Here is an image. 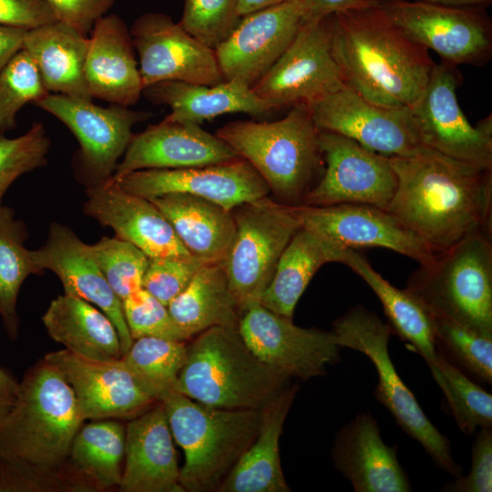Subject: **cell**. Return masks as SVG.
Wrapping results in <instances>:
<instances>
[{"instance_id": "cell-20", "label": "cell", "mask_w": 492, "mask_h": 492, "mask_svg": "<svg viewBox=\"0 0 492 492\" xmlns=\"http://www.w3.org/2000/svg\"><path fill=\"white\" fill-rule=\"evenodd\" d=\"M44 359L71 386L85 420H130L157 402L143 390L120 358L94 360L64 349L48 353Z\"/></svg>"}, {"instance_id": "cell-45", "label": "cell", "mask_w": 492, "mask_h": 492, "mask_svg": "<svg viewBox=\"0 0 492 492\" xmlns=\"http://www.w3.org/2000/svg\"><path fill=\"white\" fill-rule=\"evenodd\" d=\"M239 0H184L180 25L191 36L215 49L241 20Z\"/></svg>"}, {"instance_id": "cell-54", "label": "cell", "mask_w": 492, "mask_h": 492, "mask_svg": "<svg viewBox=\"0 0 492 492\" xmlns=\"http://www.w3.org/2000/svg\"><path fill=\"white\" fill-rule=\"evenodd\" d=\"M285 0H239L238 10L241 17L278 5Z\"/></svg>"}, {"instance_id": "cell-28", "label": "cell", "mask_w": 492, "mask_h": 492, "mask_svg": "<svg viewBox=\"0 0 492 492\" xmlns=\"http://www.w3.org/2000/svg\"><path fill=\"white\" fill-rule=\"evenodd\" d=\"M142 95L153 104L169 106L171 111L166 118L198 125L230 113L261 116L273 111L251 87L237 80L216 85L161 81L145 87Z\"/></svg>"}, {"instance_id": "cell-29", "label": "cell", "mask_w": 492, "mask_h": 492, "mask_svg": "<svg viewBox=\"0 0 492 492\" xmlns=\"http://www.w3.org/2000/svg\"><path fill=\"white\" fill-rule=\"evenodd\" d=\"M298 390L289 384L262 411L257 436L220 484L218 492H290L281 466L279 440Z\"/></svg>"}, {"instance_id": "cell-50", "label": "cell", "mask_w": 492, "mask_h": 492, "mask_svg": "<svg viewBox=\"0 0 492 492\" xmlns=\"http://www.w3.org/2000/svg\"><path fill=\"white\" fill-rule=\"evenodd\" d=\"M55 21L45 0H0V26L28 30Z\"/></svg>"}, {"instance_id": "cell-6", "label": "cell", "mask_w": 492, "mask_h": 492, "mask_svg": "<svg viewBox=\"0 0 492 492\" xmlns=\"http://www.w3.org/2000/svg\"><path fill=\"white\" fill-rule=\"evenodd\" d=\"M162 403L185 463L179 482L184 492L218 491L258 434L262 410L224 409L199 403L174 391Z\"/></svg>"}, {"instance_id": "cell-47", "label": "cell", "mask_w": 492, "mask_h": 492, "mask_svg": "<svg viewBox=\"0 0 492 492\" xmlns=\"http://www.w3.org/2000/svg\"><path fill=\"white\" fill-rule=\"evenodd\" d=\"M203 264L193 256L149 258L142 288L168 306Z\"/></svg>"}, {"instance_id": "cell-15", "label": "cell", "mask_w": 492, "mask_h": 492, "mask_svg": "<svg viewBox=\"0 0 492 492\" xmlns=\"http://www.w3.org/2000/svg\"><path fill=\"white\" fill-rule=\"evenodd\" d=\"M319 145L323 170L302 205L356 203L388 209L397 185L389 157L325 130H319Z\"/></svg>"}, {"instance_id": "cell-46", "label": "cell", "mask_w": 492, "mask_h": 492, "mask_svg": "<svg viewBox=\"0 0 492 492\" xmlns=\"http://www.w3.org/2000/svg\"><path fill=\"white\" fill-rule=\"evenodd\" d=\"M132 339L144 336L185 341L189 335L176 323L168 306L140 288L122 301Z\"/></svg>"}, {"instance_id": "cell-13", "label": "cell", "mask_w": 492, "mask_h": 492, "mask_svg": "<svg viewBox=\"0 0 492 492\" xmlns=\"http://www.w3.org/2000/svg\"><path fill=\"white\" fill-rule=\"evenodd\" d=\"M238 332L261 363L290 380L323 375L340 359L342 347L333 331L299 327L261 302L241 311Z\"/></svg>"}, {"instance_id": "cell-1", "label": "cell", "mask_w": 492, "mask_h": 492, "mask_svg": "<svg viewBox=\"0 0 492 492\" xmlns=\"http://www.w3.org/2000/svg\"><path fill=\"white\" fill-rule=\"evenodd\" d=\"M397 178L389 210L435 252L477 232L492 234V168L433 149L389 157Z\"/></svg>"}, {"instance_id": "cell-16", "label": "cell", "mask_w": 492, "mask_h": 492, "mask_svg": "<svg viewBox=\"0 0 492 492\" xmlns=\"http://www.w3.org/2000/svg\"><path fill=\"white\" fill-rule=\"evenodd\" d=\"M307 106L319 130L352 138L376 153L409 157L427 149L410 108L374 105L345 86Z\"/></svg>"}, {"instance_id": "cell-5", "label": "cell", "mask_w": 492, "mask_h": 492, "mask_svg": "<svg viewBox=\"0 0 492 492\" xmlns=\"http://www.w3.org/2000/svg\"><path fill=\"white\" fill-rule=\"evenodd\" d=\"M289 384L251 352L237 330L214 326L187 345L176 391L218 408L262 410Z\"/></svg>"}, {"instance_id": "cell-27", "label": "cell", "mask_w": 492, "mask_h": 492, "mask_svg": "<svg viewBox=\"0 0 492 492\" xmlns=\"http://www.w3.org/2000/svg\"><path fill=\"white\" fill-rule=\"evenodd\" d=\"M90 35L84 67L90 96L110 104L135 105L144 86L126 23L116 14L105 15Z\"/></svg>"}, {"instance_id": "cell-14", "label": "cell", "mask_w": 492, "mask_h": 492, "mask_svg": "<svg viewBox=\"0 0 492 492\" xmlns=\"http://www.w3.org/2000/svg\"><path fill=\"white\" fill-rule=\"evenodd\" d=\"M332 15L305 22L251 89L272 110L309 105L344 85L331 50Z\"/></svg>"}, {"instance_id": "cell-32", "label": "cell", "mask_w": 492, "mask_h": 492, "mask_svg": "<svg viewBox=\"0 0 492 492\" xmlns=\"http://www.w3.org/2000/svg\"><path fill=\"white\" fill-rule=\"evenodd\" d=\"M347 249L302 226L282 253L261 304L292 319L299 299L317 271L328 262L343 263Z\"/></svg>"}, {"instance_id": "cell-35", "label": "cell", "mask_w": 492, "mask_h": 492, "mask_svg": "<svg viewBox=\"0 0 492 492\" xmlns=\"http://www.w3.org/2000/svg\"><path fill=\"white\" fill-rule=\"evenodd\" d=\"M168 309L190 338L214 326L238 331L241 315L221 263L203 264Z\"/></svg>"}, {"instance_id": "cell-48", "label": "cell", "mask_w": 492, "mask_h": 492, "mask_svg": "<svg viewBox=\"0 0 492 492\" xmlns=\"http://www.w3.org/2000/svg\"><path fill=\"white\" fill-rule=\"evenodd\" d=\"M449 492L492 491V427L480 428L472 446V464L467 476L456 477L442 489Z\"/></svg>"}, {"instance_id": "cell-36", "label": "cell", "mask_w": 492, "mask_h": 492, "mask_svg": "<svg viewBox=\"0 0 492 492\" xmlns=\"http://www.w3.org/2000/svg\"><path fill=\"white\" fill-rule=\"evenodd\" d=\"M126 429L114 419L95 420L75 436L67 460L94 492L118 487L125 458Z\"/></svg>"}, {"instance_id": "cell-44", "label": "cell", "mask_w": 492, "mask_h": 492, "mask_svg": "<svg viewBox=\"0 0 492 492\" xmlns=\"http://www.w3.org/2000/svg\"><path fill=\"white\" fill-rule=\"evenodd\" d=\"M50 144L41 122H34L27 132L15 138L0 134V206L4 194L18 177L46 164Z\"/></svg>"}, {"instance_id": "cell-7", "label": "cell", "mask_w": 492, "mask_h": 492, "mask_svg": "<svg viewBox=\"0 0 492 492\" xmlns=\"http://www.w3.org/2000/svg\"><path fill=\"white\" fill-rule=\"evenodd\" d=\"M405 289L431 315L492 336V234L474 233L436 252Z\"/></svg>"}, {"instance_id": "cell-25", "label": "cell", "mask_w": 492, "mask_h": 492, "mask_svg": "<svg viewBox=\"0 0 492 492\" xmlns=\"http://www.w3.org/2000/svg\"><path fill=\"white\" fill-rule=\"evenodd\" d=\"M332 460L355 492L412 491L397 446L384 444L379 424L369 412L356 415L337 432Z\"/></svg>"}, {"instance_id": "cell-9", "label": "cell", "mask_w": 492, "mask_h": 492, "mask_svg": "<svg viewBox=\"0 0 492 492\" xmlns=\"http://www.w3.org/2000/svg\"><path fill=\"white\" fill-rule=\"evenodd\" d=\"M231 211L235 235L221 264L242 311L260 302L282 253L302 224L293 206L269 195Z\"/></svg>"}, {"instance_id": "cell-52", "label": "cell", "mask_w": 492, "mask_h": 492, "mask_svg": "<svg viewBox=\"0 0 492 492\" xmlns=\"http://www.w3.org/2000/svg\"><path fill=\"white\" fill-rule=\"evenodd\" d=\"M26 29L0 26V71L23 48Z\"/></svg>"}, {"instance_id": "cell-31", "label": "cell", "mask_w": 492, "mask_h": 492, "mask_svg": "<svg viewBox=\"0 0 492 492\" xmlns=\"http://www.w3.org/2000/svg\"><path fill=\"white\" fill-rule=\"evenodd\" d=\"M88 37L55 21L28 29L23 49L34 60L49 93L92 100L84 74Z\"/></svg>"}, {"instance_id": "cell-43", "label": "cell", "mask_w": 492, "mask_h": 492, "mask_svg": "<svg viewBox=\"0 0 492 492\" xmlns=\"http://www.w3.org/2000/svg\"><path fill=\"white\" fill-rule=\"evenodd\" d=\"M0 492H94L92 487L67 464L46 468L0 460Z\"/></svg>"}, {"instance_id": "cell-22", "label": "cell", "mask_w": 492, "mask_h": 492, "mask_svg": "<svg viewBox=\"0 0 492 492\" xmlns=\"http://www.w3.org/2000/svg\"><path fill=\"white\" fill-rule=\"evenodd\" d=\"M32 260L43 273L54 272L65 293L83 299L98 307L114 323L120 341L122 355L130 347V335L121 300L111 289L90 249L67 226L53 222L46 242L31 251Z\"/></svg>"}, {"instance_id": "cell-23", "label": "cell", "mask_w": 492, "mask_h": 492, "mask_svg": "<svg viewBox=\"0 0 492 492\" xmlns=\"http://www.w3.org/2000/svg\"><path fill=\"white\" fill-rule=\"evenodd\" d=\"M238 158L221 138L200 125L165 118L133 134L113 179L136 170L202 167Z\"/></svg>"}, {"instance_id": "cell-38", "label": "cell", "mask_w": 492, "mask_h": 492, "mask_svg": "<svg viewBox=\"0 0 492 492\" xmlns=\"http://www.w3.org/2000/svg\"><path fill=\"white\" fill-rule=\"evenodd\" d=\"M186 354L184 341L144 336L134 339L120 359L143 390L160 401L176 391Z\"/></svg>"}, {"instance_id": "cell-37", "label": "cell", "mask_w": 492, "mask_h": 492, "mask_svg": "<svg viewBox=\"0 0 492 492\" xmlns=\"http://www.w3.org/2000/svg\"><path fill=\"white\" fill-rule=\"evenodd\" d=\"M28 232L13 209L0 206V318L7 337L16 340L20 320L16 303L20 288L30 274H42L24 243Z\"/></svg>"}, {"instance_id": "cell-12", "label": "cell", "mask_w": 492, "mask_h": 492, "mask_svg": "<svg viewBox=\"0 0 492 492\" xmlns=\"http://www.w3.org/2000/svg\"><path fill=\"white\" fill-rule=\"evenodd\" d=\"M462 76L456 66L436 63L419 100L411 108L423 144L451 159L492 168L491 115L472 126L456 97Z\"/></svg>"}, {"instance_id": "cell-49", "label": "cell", "mask_w": 492, "mask_h": 492, "mask_svg": "<svg viewBox=\"0 0 492 492\" xmlns=\"http://www.w3.org/2000/svg\"><path fill=\"white\" fill-rule=\"evenodd\" d=\"M56 20L87 36L97 19L105 15L116 0H45Z\"/></svg>"}, {"instance_id": "cell-41", "label": "cell", "mask_w": 492, "mask_h": 492, "mask_svg": "<svg viewBox=\"0 0 492 492\" xmlns=\"http://www.w3.org/2000/svg\"><path fill=\"white\" fill-rule=\"evenodd\" d=\"M47 94L36 65L22 48L0 71V134L15 128L23 107Z\"/></svg>"}, {"instance_id": "cell-18", "label": "cell", "mask_w": 492, "mask_h": 492, "mask_svg": "<svg viewBox=\"0 0 492 492\" xmlns=\"http://www.w3.org/2000/svg\"><path fill=\"white\" fill-rule=\"evenodd\" d=\"M112 179L127 192L146 199L186 193L231 210L270 194L263 179L241 158L202 167L136 170Z\"/></svg>"}, {"instance_id": "cell-3", "label": "cell", "mask_w": 492, "mask_h": 492, "mask_svg": "<svg viewBox=\"0 0 492 492\" xmlns=\"http://www.w3.org/2000/svg\"><path fill=\"white\" fill-rule=\"evenodd\" d=\"M84 421L71 386L43 358L24 374L15 401L0 424V460L63 467Z\"/></svg>"}, {"instance_id": "cell-53", "label": "cell", "mask_w": 492, "mask_h": 492, "mask_svg": "<svg viewBox=\"0 0 492 492\" xmlns=\"http://www.w3.org/2000/svg\"><path fill=\"white\" fill-rule=\"evenodd\" d=\"M19 382L5 369L0 367V424L14 405Z\"/></svg>"}, {"instance_id": "cell-8", "label": "cell", "mask_w": 492, "mask_h": 492, "mask_svg": "<svg viewBox=\"0 0 492 492\" xmlns=\"http://www.w3.org/2000/svg\"><path fill=\"white\" fill-rule=\"evenodd\" d=\"M332 331L342 348L358 351L374 364L378 375L374 396L402 430L423 446L438 467L455 477L462 475L449 440L427 418L395 368L388 350L391 326L358 305L336 319Z\"/></svg>"}, {"instance_id": "cell-24", "label": "cell", "mask_w": 492, "mask_h": 492, "mask_svg": "<svg viewBox=\"0 0 492 492\" xmlns=\"http://www.w3.org/2000/svg\"><path fill=\"white\" fill-rule=\"evenodd\" d=\"M83 212L116 237L140 249L149 258L192 256L173 227L149 199L131 194L113 179L86 190Z\"/></svg>"}, {"instance_id": "cell-26", "label": "cell", "mask_w": 492, "mask_h": 492, "mask_svg": "<svg viewBox=\"0 0 492 492\" xmlns=\"http://www.w3.org/2000/svg\"><path fill=\"white\" fill-rule=\"evenodd\" d=\"M179 472L166 411L157 401L127 425L125 466L118 488L123 492H184Z\"/></svg>"}, {"instance_id": "cell-4", "label": "cell", "mask_w": 492, "mask_h": 492, "mask_svg": "<svg viewBox=\"0 0 492 492\" xmlns=\"http://www.w3.org/2000/svg\"><path fill=\"white\" fill-rule=\"evenodd\" d=\"M260 174L278 202L300 206L323 170L319 129L306 104L275 121H233L216 132Z\"/></svg>"}, {"instance_id": "cell-55", "label": "cell", "mask_w": 492, "mask_h": 492, "mask_svg": "<svg viewBox=\"0 0 492 492\" xmlns=\"http://www.w3.org/2000/svg\"><path fill=\"white\" fill-rule=\"evenodd\" d=\"M436 5L455 6V7H470L482 6L487 7L492 0H416Z\"/></svg>"}, {"instance_id": "cell-42", "label": "cell", "mask_w": 492, "mask_h": 492, "mask_svg": "<svg viewBox=\"0 0 492 492\" xmlns=\"http://www.w3.org/2000/svg\"><path fill=\"white\" fill-rule=\"evenodd\" d=\"M92 254L116 295L125 300L142 288L149 258L138 247L117 237H103L90 245Z\"/></svg>"}, {"instance_id": "cell-17", "label": "cell", "mask_w": 492, "mask_h": 492, "mask_svg": "<svg viewBox=\"0 0 492 492\" xmlns=\"http://www.w3.org/2000/svg\"><path fill=\"white\" fill-rule=\"evenodd\" d=\"M144 87L161 81L216 85L224 81L214 49L199 41L169 15L149 12L132 24Z\"/></svg>"}, {"instance_id": "cell-30", "label": "cell", "mask_w": 492, "mask_h": 492, "mask_svg": "<svg viewBox=\"0 0 492 492\" xmlns=\"http://www.w3.org/2000/svg\"><path fill=\"white\" fill-rule=\"evenodd\" d=\"M149 200L168 219L193 257L204 264L222 263L235 235L231 210L186 193H168Z\"/></svg>"}, {"instance_id": "cell-11", "label": "cell", "mask_w": 492, "mask_h": 492, "mask_svg": "<svg viewBox=\"0 0 492 492\" xmlns=\"http://www.w3.org/2000/svg\"><path fill=\"white\" fill-rule=\"evenodd\" d=\"M411 39L441 61L482 67L492 56V21L487 7H455L416 0H379Z\"/></svg>"}, {"instance_id": "cell-21", "label": "cell", "mask_w": 492, "mask_h": 492, "mask_svg": "<svg viewBox=\"0 0 492 492\" xmlns=\"http://www.w3.org/2000/svg\"><path fill=\"white\" fill-rule=\"evenodd\" d=\"M302 227L312 229L343 247L384 248L419 264L432 261L435 252L389 210L369 204L293 206Z\"/></svg>"}, {"instance_id": "cell-2", "label": "cell", "mask_w": 492, "mask_h": 492, "mask_svg": "<svg viewBox=\"0 0 492 492\" xmlns=\"http://www.w3.org/2000/svg\"><path fill=\"white\" fill-rule=\"evenodd\" d=\"M331 50L343 84L386 108H413L436 65L429 50L406 36L379 2L333 14Z\"/></svg>"}, {"instance_id": "cell-51", "label": "cell", "mask_w": 492, "mask_h": 492, "mask_svg": "<svg viewBox=\"0 0 492 492\" xmlns=\"http://www.w3.org/2000/svg\"><path fill=\"white\" fill-rule=\"evenodd\" d=\"M305 21L319 19L348 9L369 6L379 0H296Z\"/></svg>"}, {"instance_id": "cell-34", "label": "cell", "mask_w": 492, "mask_h": 492, "mask_svg": "<svg viewBox=\"0 0 492 492\" xmlns=\"http://www.w3.org/2000/svg\"><path fill=\"white\" fill-rule=\"evenodd\" d=\"M41 320L48 335L74 354L94 360L122 356L114 323L83 299L59 295L51 301Z\"/></svg>"}, {"instance_id": "cell-19", "label": "cell", "mask_w": 492, "mask_h": 492, "mask_svg": "<svg viewBox=\"0 0 492 492\" xmlns=\"http://www.w3.org/2000/svg\"><path fill=\"white\" fill-rule=\"evenodd\" d=\"M305 22L296 0H285L242 16L214 49L224 80L254 85L279 59Z\"/></svg>"}, {"instance_id": "cell-39", "label": "cell", "mask_w": 492, "mask_h": 492, "mask_svg": "<svg viewBox=\"0 0 492 492\" xmlns=\"http://www.w3.org/2000/svg\"><path fill=\"white\" fill-rule=\"evenodd\" d=\"M437 367L440 378L436 384L460 430L469 435L477 428L492 427V395L472 381L439 351Z\"/></svg>"}, {"instance_id": "cell-33", "label": "cell", "mask_w": 492, "mask_h": 492, "mask_svg": "<svg viewBox=\"0 0 492 492\" xmlns=\"http://www.w3.org/2000/svg\"><path fill=\"white\" fill-rule=\"evenodd\" d=\"M343 264L358 274L380 300L392 331L407 343L427 364L436 382L440 373L437 367V350L433 316L406 289L392 285L373 269L356 250L347 249Z\"/></svg>"}, {"instance_id": "cell-10", "label": "cell", "mask_w": 492, "mask_h": 492, "mask_svg": "<svg viewBox=\"0 0 492 492\" xmlns=\"http://www.w3.org/2000/svg\"><path fill=\"white\" fill-rule=\"evenodd\" d=\"M34 105L59 119L77 139L79 149L72 167L77 179L87 189L112 180L133 136V126L153 116L118 104L105 108L92 100L55 93Z\"/></svg>"}, {"instance_id": "cell-40", "label": "cell", "mask_w": 492, "mask_h": 492, "mask_svg": "<svg viewBox=\"0 0 492 492\" xmlns=\"http://www.w3.org/2000/svg\"><path fill=\"white\" fill-rule=\"evenodd\" d=\"M433 320L436 350L466 374L491 384L492 336L444 317Z\"/></svg>"}]
</instances>
